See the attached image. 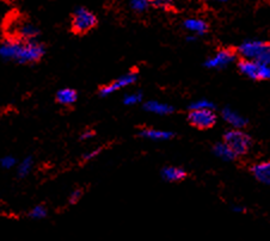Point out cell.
Segmentation results:
<instances>
[{
	"instance_id": "9c48e42d",
	"label": "cell",
	"mask_w": 270,
	"mask_h": 241,
	"mask_svg": "<svg viewBox=\"0 0 270 241\" xmlns=\"http://www.w3.org/2000/svg\"><path fill=\"white\" fill-rule=\"evenodd\" d=\"M222 118L227 125L232 127L233 129H242L246 126V119L241 113L233 111L231 109H225L222 111Z\"/></svg>"
},
{
	"instance_id": "44dd1931",
	"label": "cell",
	"mask_w": 270,
	"mask_h": 241,
	"mask_svg": "<svg viewBox=\"0 0 270 241\" xmlns=\"http://www.w3.org/2000/svg\"><path fill=\"white\" fill-rule=\"evenodd\" d=\"M214 106L209 100H206V99H200V100H196L195 103H192L191 105H190V110H200V109H213Z\"/></svg>"
},
{
	"instance_id": "2e32d148",
	"label": "cell",
	"mask_w": 270,
	"mask_h": 241,
	"mask_svg": "<svg viewBox=\"0 0 270 241\" xmlns=\"http://www.w3.org/2000/svg\"><path fill=\"white\" fill-rule=\"evenodd\" d=\"M40 30L35 25L30 23H24L18 28V36L21 39H36L38 36Z\"/></svg>"
},
{
	"instance_id": "30bf717a",
	"label": "cell",
	"mask_w": 270,
	"mask_h": 241,
	"mask_svg": "<svg viewBox=\"0 0 270 241\" xmlns=\"http://www.w3.org/2000/svg\"><path fill=\"white\" fill-rule=\"evenodd\" d=\"M252 175L258 182L270 185V162L256 164L252 167Z\"/></svg>"
},
{
	"instance_id": "9a60e30c",
	"label": "cell",
	"mask_w": 270,
	"mask_h": 241,
	"mask_svg": "<svg viewBox=\"0 0 270 241\" xmlns=\"http://www.w3.org/2000/svg\"><path fill=\"white\" fill-rule=\"evenodd\" d=\"M162 176L166 182H179L185 178V171L179 167H165Z\"/></svg>"
},
{
	"instance_id": "d4e9b609",
	"label": "cell",
	"mask_w": 270,
	"mask_h": 241,
	"mask_svg": "<svg viewBox=\"0 0 270 241\" xmlns=\"http://www.w3.org/2000/svg\"><path fill=\"white\" fill-rule=\"evenodd\" d=\"M151 3L157 8L166 9L171 5V0H151Z\"/></svg>"
},
{
	"instance_id": "484cf974",
	"label": "cell",
	"mask_w": 270,
	"mask_h": 241,
	"mask_svg": "<svg viewBox=\"0 0 270 241\" xmlns=\"http://www.w3.org/2000/svg\"><path fill=\"white\" fill-rule=\"evenodd\" d=\"M99 154V149L97 150H92V152H89L86 153L84 155V160H86V162H89V160H92L93 158H96Z\"/></svg>"
},
{
	"instance_id": "f1b7e54d",
	"label": "cell",
	"mask_w": 270,
	"mask_h": 241,
	"mask_svg": "<svg viewBox=\"0 0 270 241\" xmlns=\"http://www.w3.org/2000/svg\"><path fill=\"white\" fill-rule=\"evenodd\" d=\"M4 2H8V3H12V2H16V0H4Z\"/></svg>"
},
{
	"instance_id": "83f0119b",
	"label": "cell",
	"mask_w": 270,
	"mask_h": 241,
	"mask_svg": "<svg viewBox=\"0 0 270 241\" xmlns=\"http://www.w3.org/2000/svg\"><path fill=\"white\" fill-rule=\"evenodd\" d=\"M233 212H236V213H243V209L242 208H235V209H233Z\"/></svg>"
},
{
	"instance_id": "7c38bea8",
	"label": "cell",
	"mask_w": 270,
	"mask_h": 241,
	"mask_svg": "<svg viewBox=\"0 0 270 241\" xmlns=\"http://www.w3.org/2000/svg\"><path fill=\"white\" fill-rule=\"evenodd\" d=\"M140 135L145 139L152 140V141H168L173 136L172 133L166 132V130L159 129H144L140 132Z\"/></svg>"
},
{
	"instance_id": "d6986e66",
	"label": "cell",
	"mask_w": 270,
	"mask_h": 241,
	"mask_svg": "<svg viewBox=\"0 0 270 241\" xmlns=\"http://www.w3.org/2000/svg\"><path fill=\"white\" fill-rule=\"evenodd\" d=\"M47 214L48 213H47V209L45 208V207L37 206L29 213V217L32 220H42L47 216Z\"/></svg>"
},
{
	"instance_id": "52a82bcc",
	"label": "cell",
	"mask_w": 270,
	"mask_h": 241,
	"mask_svg": "<svg viewBox=\"0 0 270 241\" xmlns=\"http://www.w3.org/2000/svg\"><path fill=\"white\" fill-rule=\"evenodd\" d=\"M136 79H138V76H136V73L135 72H129L127 73V74L120 76L116 80H114L112 83H110L109 85H105L103 86L101 89V93L102 97H106V96H110L112 95V93L119 91V90H122V89H126L128 88V86H131L132 84H134L136 82Z\"/></svg>"
},
{
	"instance_id": "603a6c76",
	"label": "cell",
	"mask_w": 270,
	"mask_h": 241,
	"mask_svg": "<svg viewBox=\"0 0 270 241\" xmlns=\"http://www.w3.org/2000/svg\"><path fill=\"white\" fill-rule=\"evenodd\" d=\"M0 165L2 167H4V169L9 170V169H12L13 166L16 165V159L13 158V156H4V158L2 159V162H0Z\"/></svg>"
},
{
	"instance_id": "cb8c5ba5",
	"label": "cell",
	"mask_w": 270,
	"mask_h": 241,
	"mask_svg": "<svg viewBox=\"0 0 270 241\" xmlns=\"http://www.w3.org/2000/svg\"><path fill=\"white\" fill-rule=\"evenodd\" d=\"M82 196H83L82 190H79V189L73 190L71 195H69V203L75 204L76 202H79V199L82 198Z\"/></svg>"
},
{
	"instance_id": "8992f818",
	"label": "cell",
	"mask_w": 270,
	"mask_h": 241,
	"mask_svg": "<svg viewBox=\"0 0 270 241\" xmlns=\"http://www.w3.org/2000/svg\"><path fill=\"white\" fill-rule=\"evenodd\" d=\"M188 118L189 122L199 129L212 128L216 122V115L213 109L190 110Z\"/></svg>"
},
{
	"instance_id": "8fae6325",
	"label": "cell",
	"mask_w": 270,
	"mask_h": 241,
	"mask_svg": "<svg viewBox=\"0 0 270 241\" xmlns=\"http://www.w3.org/2000/svg\"><path fill=\"white\" fill-rule=\"evenodd\" d=\"M146 111L155 113V115H170L173 112V108L166 103L157 102V100H149L145 104Z\"/></svg>"
},
{
	"instance_id": "ac0fdd59",
	"label": "cell",
	"mask_w": 270,
	"mask_h": 241,
	"mask_svg": "<svg viewBox=\"0 0 270 241\" xmlns=\"http://www.w3.org/2000/svg\"><path fill=\"white\" fill-rule=\"evenodd\" d=\"M32 165H34V160H32L31 156H28V158H25L21 164H19V167H18V171H17L18 176L21 177V178H25V177L28 176L30 172H31Z\"/></svg>"
},
{
	"instance_id": "ba28073f",
	"label": "cell",
	"mask_w": 270,
	"mask_h": 241,
	"mask_svg": "<svg viewBox=\"0 0 270 241\" xmlns=\"http://www.w3.org/2000/svg\"><path fill=\"white\" fill-rule=\"evenodd\" d=\"M236 56L235 53L231 52V50L227 49H222L219 50L215 55H213L212 58H209L207 61H206V66L208 68L212 69H220V68H225L228 65L235 61Z\"/></svg>"
},
{
	"instance_id": "7402d4cb",
	"label": "cell",
	"mask_w": 270,
	"mask_h": 241,
	"mask_svg": "<svg viewBox=\"0 0 270 241\" xmlns=\"http://www.w3.org/2000/svg\"><path fill=\"white\" fill-rule=\"evenodd\" d=\"M149 3H151V0H131V4H132V8L135 10V11H145L146 9H147V6Z\"/></svg>"
},
{
	"instance_id": "6da1fadb",
	"label": "cell",
	"mask_w": 270,
	"mask_h": 241,
	"mask_svg": "<svg viewBox=\"0 0 270 241\" xmlns=\"http://www.w3.org/2000/svg\"><path fill=\"white\" fill-rule=\"evenodd\" d=\"M45 53V46L36 39H9L0 47V58L22 65L40 61Z\"/></svg>"
},
{
	"instance_id": "f546056e",
	"label": "cell",
	"mask_w": 270,
	"mask_h": 241,
	"mask_svg": "<svg viewBox=\"0 0 270 241\" xmlns=\"http://www.w3.org/2000/svg\"><path fill=\"white\" fill-rule=\"evenodd\" d=\"M209 2H214V0H209Z\"/></svg>"
},
{
	"instance_id": "ffe728a7",
	"label": "cell",
	"mask_w": 270,
	"mask_h": 241,
	"mask_svg": "<svg viewBox=\"0 0 270 241\" xmlns=\"http://www.w3.org/2000/svg\"><path fill=\"white\" fill-rule=\"evenodd\" d=\"M141 100H142L141 93L134 92V93H129V95H127L125 97V99H123V103H125L126 105H136V104H139Z\"/></svg>"
},
{
	"instance_id": "5b68a950",
	"label": "cell",
	"mask_w": 270,
	"mask_h": 241,
	"mask_svg": "<svg viewBox=\"0 0 270 241\" xmlns=\"http://www.w3.org/2000/svg\"><path fill=\"white\" fill-rule=\"evenodd\" d=\"M97 25V17L84 8L75 10L72 18V29L76 33H85Z\"/></svg>"
},
{
	"instance_id": "4fadbf2b",
	"label": "cell",
	"mask_w": 270,
	"mask_h": 241,
	"mask_svg": "<svg viewBox=\"0 0 270 241\" xmlns=\"http://www.w3.org/2000/svg\"><path fill=\"white\" fill-rule=\"evenodd\" d=\"M76 98H78V93L73 89H61L56 93V102L65 106L74 104Z\"/></svg>"
},
{
	"instance_id": "7a4b0ae2",
	"label": "cell",
	"mask_w": 270,
	"mask_h": 241,
	"mask_svg": "<svg viewBox=\"0 0 270 241\" xmlns=\"http://www.w3.org/2000/svg\"><path fill=\"white\" fill-rule=\"evenodd\" d=\"M239 53L246 60L270 65V43L262 41H246L239 48Z\"/></svg>"
},
{
	"instance_id": "e0dca14e",
	"label": "cell",
	"mask_w": 270,
	"mask_h": 241,
	"mask_svg": "<svg viewBox=\"0 0 270 241\" xmlns=\"http://www.w3.org/2000/svg\"><path fill=\"white\" fill-rule=\"evenodd\" d=\"M214 154L219 159L224 160V162H232L236 158V154L232 152V149L225 142L218 143L214 147Z\"/></svg>"
},
{
	"instance_id": "4316f807",
	"label": "cell",
	"mask_w": 270,
	"mask_h": 241,
	"mask_svg": "<svg viewBox=\"0 0 270 241\" xmlns=\"http://www.w3.org/2000/svg\"><path fill=\"white\" fill-rule=\"evenodd\" d=\"M93 135H95V133L91 132V130H85V132L81 135V140H89L93 137Z\"/></svg>"
},
{
	"instance_id": "3957f363",
	"label": "cell",
	"mask_w": 270,
	"mask_h": 241,
	"mask_svg": "<svg viewBox=\"0 0 270 241\" xmlns=\"http://www.w3.org/2000/svg\"><path fill=\"white\" fill-rule=\"evenodd\" d=\"M224 142L232 149L236 156L244 155L250 149V146H251L250 137L239 129L229 130V132L226 133L224 136Z\"/></svg>"
},
{
	"instance_id": "277c9868",
	"label": "cell",
	"mask_w": 270,
	"mask_h": 241,
	"mask_svg": "<svg viewBox=\"0 0 270 241\" xmlns=\"http://www.w3.org/2000/svg\"><path fill=\"white\" fill-rule=\"evenodd\" d=\"M239 71L245 76L253 80L270 79V65L255 61V60H243L239 62Z\"/></svg>"
},
{
	"instance_id": "5bb4252c",
	"label": "cell",
	"mask_w": 270,
	"mask_h": 241,
	"mask_svg": "<svg viewBox=\"0 0 270 241\" xmlns=\"http://www.w3.org/2000/svg\"><path fill=\"white\" fill-rule=\"evenodd\" d=\"M184 28L189 32L196 33V35H203L208 30V25L203 19L199 18H189L184 22Z\"/></svg>"
}]
</instances>
